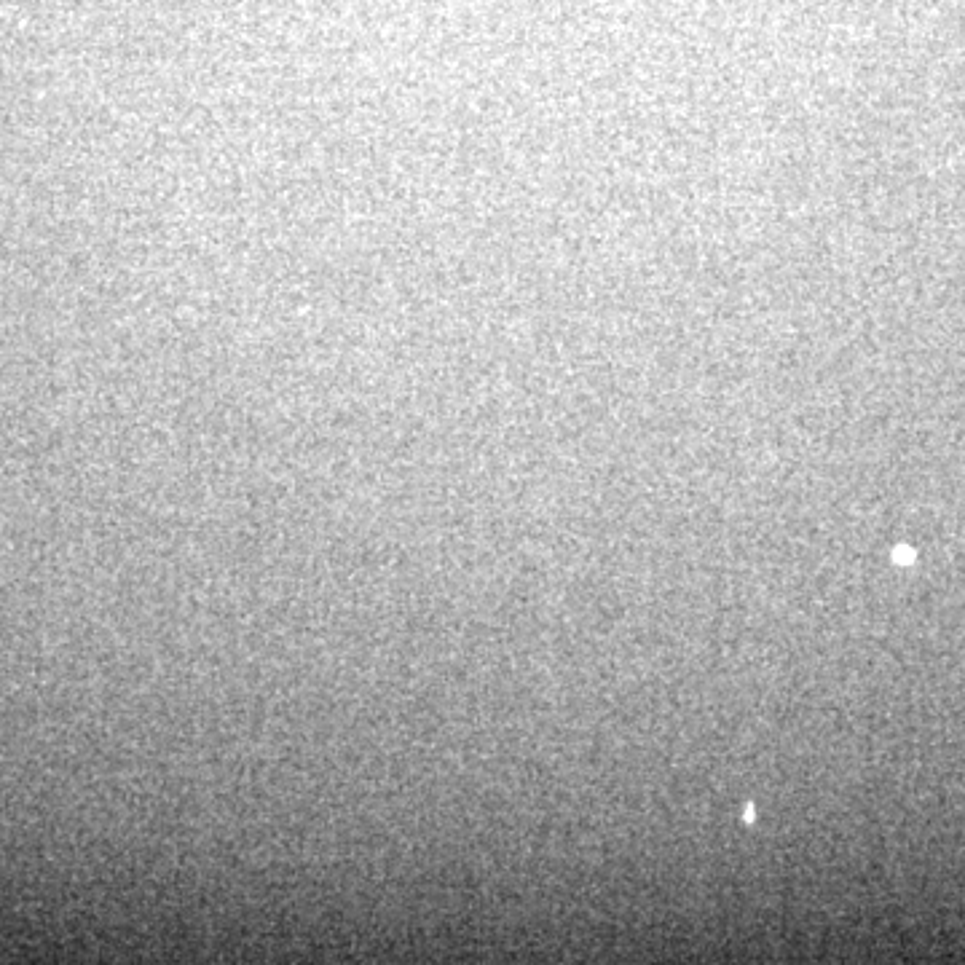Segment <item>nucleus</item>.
<instances>
[{
  "label": "nucleus",
  "mask_w": 965,
  "mask_h": 965,
  "mask_svg": "<svg viewBox=\"0 0 965 965\" xmlns=\"http://www.w3.org/2000/svg\"><path fill=\"white\" fill-rule=\"evenodd\" d=\"M893 558H896L898 563H909L912 561V550H909V547H898L896 553H893Z\"/></svg>",
  "instance_id": "1"
}]
</instances>
